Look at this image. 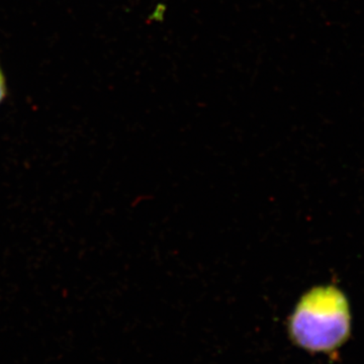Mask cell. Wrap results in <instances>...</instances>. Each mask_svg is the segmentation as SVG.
I'll return each instance as SVG.
<instances>
[{
    "instance_id": "1",
    "label": "cell",
    "mask_w": 364,
    "mask_h": 364,
    "mask_svg": "<svg viewBox=\"0 0 364 364\" xmlns=\"http://www.w3.org/2000/svg\"><path fill=\"white\" fill-rule=\"evenodd\" d=\"M350 323L344 294L335 287H318L299 299L289 320V331L301 348L330 353L348 339Z\"/></svg>"
},
{
    "instance_id": "2",
    "label": "cell",
    "mask_w": 364,
    "mask_h": 364,
    "mask_svg": "<svg viewBox=\"0 0 364 364\" xmlns=\"http://www.w3.org/2000/svg\"><path fill=\"white\" fill-rule=\"evenodd\" d=\"M7 97V85L6 79L2 71L1 65H0V105L4 104Z\"/></svg>"
}]
</instances>
